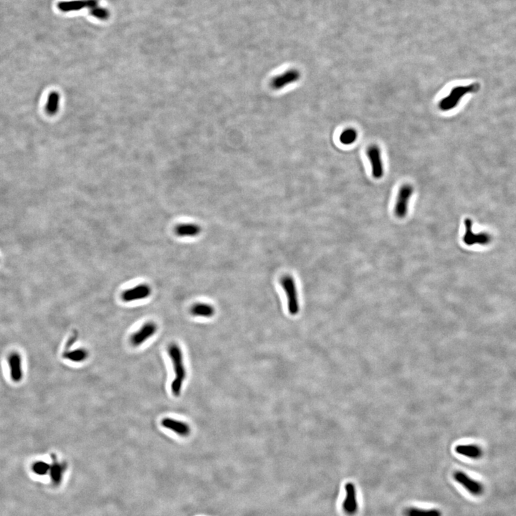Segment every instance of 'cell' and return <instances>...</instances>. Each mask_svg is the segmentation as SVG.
<instances>
[{
    "mask_svg": "<svg viewBox=\"0 0 516 516\" xmlns=\"http://www.w3.org/2000/svg\"><path fill=\"white\" fill-rule=\"evenodd\" d=\"M90 13H91V16L98 18V19H102V20L108 19V17H109V13H108V10L99 7V6L91 9Z\"/></svg>",
    "mask_w": 516,
    "mask_h": 516,
    "instance_id": "cb8c5ba5",
    "label": "cell"
},
{
    "mask_svg": "<svg viewBox=\"0 0 516 516\" xmlns=\"http://www.w3.org/2000/svg\"><path fill=\"white\" fill-rule=\"evenodd\" d=\"M366 155L371 166L372 176L376 180H380L383 176V166L382 153L380 147L371 145L366 150Z\"/></svg>",
    "mask_w": 516,
    "mask_h": 516,
    "instance_id": "ba28073f",
    "label": "cell"
},
{
    "mask_svg": "<svg viewBox=\"0 0 516 516\" xmlns=\"http://www.w3.org/2000/svg\"><path fill=\"white\" fill-rule=\"evenodd\" d=\"M404 516H442L440 510L436 508L423 509V508L410 507L404 511Z\"/></svg>",
    "mask_w": 516,
    "mask_h": 516,
    "instance_id": "ffe728a7",
    "label": "cell"
},
{
    "mask_svg": "<svg viewBox=\"0 0 516 516\" xmlns=\"http://www.w3.org/2000/svg\"><path fill=\"white\" fill-rule=\"evenodd\" d=\"M9 366H10V376L12 380L18 382L22 380V362L20 356L17 353H13L9 357Z\"/></svg>",
    "mask_w": 516,
    "mask_h": 516,
    "instance_id": "2e32d148",
    "label": "cell"
},
{
    "mask_svg": "<svg viewBox=\"0 0 516 516\" xmlns=\"http://www.w3.org/2000/svg\"><path fill=\"white\" fill-rule=\"evenodd\" d=\"M453 477L456 482L463 486V488L466 489L472 496L479 497L482 496L485 492V487L483 484L481 483L479 481H475L462 471L455 472Z\"/></svg>",
    "mask_w": 516,
    "mask_h": 516,
    "instance_id": "8992f818",
    "label": "cell"
},
{
    "mask_svg": "<svg viewBox=\"0 0 516 516\" xmlns=\"http://www.w3.org/2000/svg\"><path fill=\"white\" fill-rule=\"evenodd\" d=\"M99 6V0H77V1H61L58 7L62 12L77 11L83 8L93 9Z\"/></svg>",
    "mask_w": 516,
    "mask_h": 516,
    "instance_id": "4fadbf2b",
    "label": "cell"
},
{
    "mask_svg": "<svg viewBox=\"0 0 516 516\" xmlns=\"http://www.w3.org/2000/svg\"><path fill=\"white\" fill-rule=\"evenodd\" d=\"M346 496L343 502V509L349 516H354L359 509L357 491L354 484L348 483L345 485Z\"/></svg>",
    "mask_w": 516,
    "mask_h": 516,
    "instance_id": "30bf717a",
    "label": "cell"
},
{
    "mask_svg": "<svg viewBox=\"0 0 516 516\" xmlns=\"http://www.w3.org/2000/svg\"><path fill=\"white\" fill-rule=\"evenodd\" d=\"M157 332L158 325L155 322H147L130 335L129 343L133 348H138L151 339Z\"/></svg>",
    "mask_w": 516,
    "mask_h": 516,
    "instance_id": "277c9868",
    "label": "cell"
},
{
    "mask_svg": "<svg viewBox=\"0 0 516 516\" xmlns=\"http://www.w3.org/2000/svg\"><path fill=\"white\" fill-rule=\"evenodd\" d=\"M455 451L459 455L471 459H479L483 455L482 449L476 445H458L456 447Z\"/></svg>",
    "mask_w": 516,
    "mask_h": 516,
    "instance_id": "ac0fdd59",
    "label": "cell"
},
{
    "mask_svg": "<svg viewBox=\"0 0 516 516\" xmlns=\"http://www.w3.org/2000/svg\"><path fill=\"white\" fill-rule=\"evenodd\" d=\"M166 350L174 371V379L171 383V394L175 397H179L186 377L183 350L178 344L172 342L168 346Z\"/></svg>",
    "mask_w": 516,
    "mask_h": 516,
    "instance_id": "6da1fadb",
    "label": "cell"
},
{
    "mask_svg": "<svg viewBox=\"0 0 516 516\" xmlns=\"http://www.w3.org/2000/svg\"><path fill=\"white\" fill-rule=\"evenodd\" d=\"M281 283L286 295L289 313L292 316L297 315L300 311V304L295 280L290 275H285L281 279Z\"/></svg>",
    "mask_w": 516,
    "mask_h": 516,
    "instance_id": "3957f363",
    "label": "cell"
},
{
    "mask_svg": "<svg viewBox=\"0 0 516 516\" xmlns=\"http://www.w3.org/2000/svg\"><path fill=\"white\" fill-rule=\"evenodd\" d=\"M89 351L85 348H77L73 350H67L63 353V357L66 360L76 364H81L88 360Z\"/></svg>",
    "mask_w": 516,
    "mask_h": 516,
    "instance_id": "9a60e30c",
    "label": "cell"
},
{
    "mask_svg": "<svg viewBox=\"0 0 516 516\" xmlns=\"http://www.w3.org/2000/svg\"><path fill=\"white\" fill-rule=\"evenodd\" d=\"M152 289L147 284H139L130 289L125 290L121 295V299L126 303L144 300L151 296Z\"/></svg>",
    "mask_w": 516,
    "mask_h": 516,
    "instance_id": "9c48e42d",
    "label": "cell"
},
{
    "mask_svg": "<svg viewBox=\"0 0 516 516\" xmlns=\"http://www.w3.org/2000/svg\"><path fill=\"white\" fill-rule=\"evenodd\" d=\"M201 232V227L195 223H182L174 229V233L180 237H197Z\"/></svg>",
    "mask_w": 516,
    "mask_h": 516,
    "instance_id": "5bb4252c",
    "label": "cell"
},
{
    "mask_svg": "<svg viewBox=\"0 0 516 516\" xmlns=\"http://www.w3.org/2000/svg\"><path fill=\"white\" fill-rule=\"evenodd\" d=\"M357 132L355 129L350 128L345 129L340 135V141L344 145H350L357 140Z\"/></svg>",
    "mask_w": 516,
    "mask_h": 516,
    "instance_id": "7402d4cb",
    "label": "cell"
},
{
    "mask_svg": "<svg viewBox=\"0 0 516 516\" xmlns=\"http://www.w3.org/2000/svg\"><path fill=\"white\" fill-rule=\"evenodd\" d=\"M300 72L295 69H291L284 72L282 74L275 77L271 81V87L275 90L283 89L290 84L299 81L300 78Z\"/></svg>",
    "mask_w": 516,
    "mask_h": 516,
    "instance_id": "7c38bea8",
    "label": "cell"
},
{
    "mask_svg": "<svg viewBox=\"0 0 516 516\" xmlns=\"http://www.w3.org/2000/svg\"><path fill=\"white\" fill-rule=\"evenodd\" d=\"M50 466L48 463L43 461L36 462L32 466V470L34 473L39 475H44L50 472Z\"/></svg>",
    "mask_w": 516,
    "mask_h": 516,
    "instance_id": "603a6c76",
    "label": "cell"
},
{
    "mask_svg": "<svg viewBox=\"0 0 516 516\" xmlns=\"http://www.w3.org/2000/svg\"><path fill=\"white\" fill-rule=\"evenodd\" d=\"M60 100H61V97L58 92L53 91L50 93L48 100H47L46 108H45L47 114L52 116L56 114L59 109Z\"/></svg>",
    "mask_w": 516,
    "mask_h": 516,
    "instance_id": "44dd1931",
    "label": "cell"
},
{
    "mask_svg": "<svg viewBox=\"0 0 516 516\" xmlns=\"http://www.w3.org/2000/svg\"><path fill=\"white\" fill-rule=\"evenodd\" d=\"M192 316L202 318H212L215 314V309L213 305L205 303H198L192 305L190 309Z\"/></svg>",
    "mask_w": 516,
    "mask_h": 516,
    "instance_id": "e0dca14e",
    "label": "cell"
},
{
    "mask_svg": "<svg viewBox=\"0 0 516 516\" xmlns=\"http://www.w3.org/2000/svg\"><path fill=\"white\" fill-rule=\"evenodd\" d=\"M478 84H472L468 85H458L451 90L450 93L446 97L440 100L439 103V108L440 111L446 112L454 109L460 103L463 96L467 93H473L478 91Z\"/></svg>",
    "mask_w": 516,
    "mask_h": 516,
    "instance_id": "7a4b0ae2",
    "label": "cell"
},
{
    "mask_svg": "<svg viewBox=\"0 0 516 516\" xmlns=\"http://www.w3.org/2000/svg\"><path fill=\"white\" fill-rule=\"evenodd\" d=\"M413 193L414 188L412 185L406 183L400 187L395 207V214L397 217L402 219L408 213L409 203Z\"/></svg>",
    "mask_w": 516,
    "mask_h": 516,
    "instance_id": "5b68a950",
    "label": "cell"
},
{
    "mask_svg": "<svg viewBox=\"0 0 516 516\" xmlns=\"http://www.w3.org/2000/svg\"><path fill=\"white\" fill-rule=\"evenodd\" d=\"M66 470V465L63 463H60L55 457H53V463L50 468L51 480L53 483L58 485L61 483Z\"/></svg>",
    "mask_w": 516,
    "mask_h": 516,
    "instance_id": "d6986e66",
    "label": "cell"
},
{
    "mask_svg": "<svg viewBox=\"0 0 516 516\" xmlns=\"http://www.w3.org/2000/svg\"><path fill=\"white\" fill-rule=\"evenodd\" d=\"M465 226H466V233L463 236V241L467 245H474L476 244L479 245H487L490 242V236L487 233H479L475 234L472 232V222L470 219H466L465 220Z\"/></svg>",
    "mask_w": 516,
    "mask_h": 516,
    "instance_id": "8fae6325",
    "label": "cell"
},
{
    "mask_svg": "<svg viewBox=\"0 0 516 516\" xmlns=\"http://www.w3.org/2000/svg\"><path fill=\"white\" fill-rule=\"evenodd\" d=\"M161 426L165 430L178 435L183 438H186L192 433L190 425L186 422L172 417H164L161 420Z\"/></svg>",
    "mask_w": 516,
    "mask_h": 516,
    "instance_id": "52a82bcc",
    "label": "cell"
}]
</instances>
